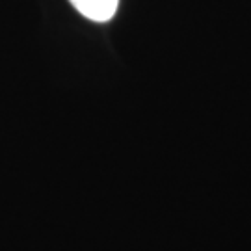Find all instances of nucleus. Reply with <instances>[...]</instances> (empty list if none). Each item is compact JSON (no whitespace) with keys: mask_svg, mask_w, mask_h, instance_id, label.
<instances>
[{"mask_svg":"<svg viewBox=\"0 0 251 251\" xmlns=\"http://www.w3.org/2000/svg\"><path fill=\"white\" fill-rule=\"evenodd\" d=\"M84 17L95 23H106L116 15L119 0H69Z\"/></svg>","mask_w":251,"mask_h":251,"instance_id":"1","label":"nucleus"}]
</instances>
